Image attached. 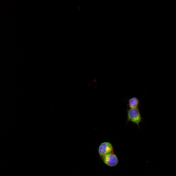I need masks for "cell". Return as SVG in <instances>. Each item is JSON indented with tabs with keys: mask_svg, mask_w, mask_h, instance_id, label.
Listing matches in <instances>:
<instances>
[{
	"mask_svg": "<svg viewBox=\"0 0 176 176\" xmlns=\"http://www.w3.org/2000/svg\"><path fill=\"white\" fill-rule=\"evenodd\" d=\"M98 152L100 157L113 152V147L110 143L105 142L101 143L99 145Z\"/></svg>",
	"mask_w": 176,
	"mask_h": 176,
	"instance_id": "obj_3",
	"label": "cell"
},
{
	"mask_svg": "<svg viewBox=\"0 0 176 176\" xmlns=\"http://www.w3.org/2000/svg\"><path fill=\"white\" fill-rule=\"evenodd\" d=\"M127 122L130 121L139 127L142 118L138 108H130L127 111Z\"/></svg>",
	"mask_w": 176,
	"mask_h": 176,
	"instance_id": "obj_1",
	"label": "cell"
},
{
	"mask_svg": "<svg viewBox=\"0 0 176 176\" xmlns=\"http://www.w3.org/2000/svg\"><path fill=\"white\" fill-rule=\"evenodd\" d=\"M139 104L138 98L135 97L130 98L128 101V106L130 108H138Z\"/></svg>",
	"mask_w": 176,
	"mask_h": 176,
	"instance_id": "obj_4",
	"label": "cell"
},
{
	"mask_svg": "<svg viewBox=\"0 0 176 176\" xmlns=\"http://www.w3.org/2000/svg\"><path fill=\"white\" fill-rule=\"evenodd\" d=\"M103 162L107 166L112 167L116 166L119 160L116 154L113 152L100 157Z\"/></svg>",
	"mask_w": 176,
	"mask_h": 176,
	"instance_id": "obj_2",
	"label": "cell"
}]
</instances>
